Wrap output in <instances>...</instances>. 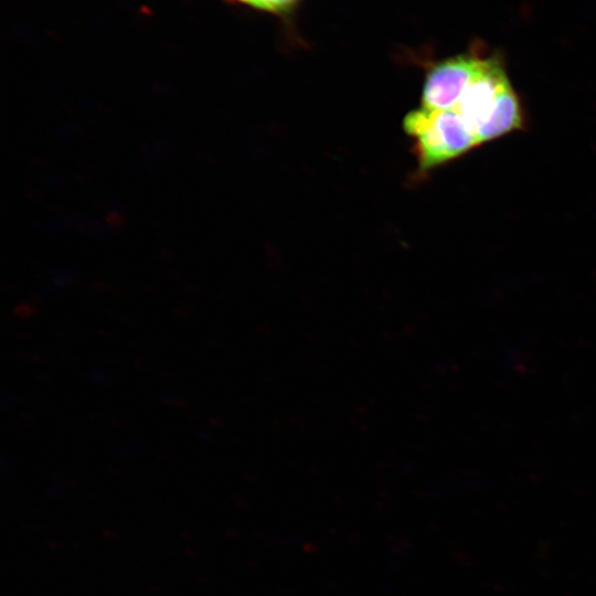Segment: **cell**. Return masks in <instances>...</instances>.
<instances>
[{"instance_id": "cell-3", "label": "cell", "mask_w": 596, "mask_h": 596, "mask_svg": "<svg viewBox=\"0 0 596 596\" xmlns=\"http://www.w3.org/2000/svg\"><path fill=\"white\" fill-rule=\"evenodd\" d=\"M522 106L513 86L509 87L498 100L488 121L477 131L479 146L514 130L523 128Z\"/></svg>"}, {"instance_id": "cell-2", "label": "cell", "mask_w": 596, "mask_h": 596, "mask_svg": "<svg viewBox=\"0 0 596 596\" xmlns=\"http://www.w3.org/2000/svg\"><path fill=\"white\" fill-rule=\"evenodd\" d=\"M486 54L473 49L434 64L426 74L421 106L451 110L478 74Z\"/></svg>"}, {"instance_id": "cell-4", "label": "cell", "mask_w": 596, "mask_h": 596, "mask_svg": "<svg viewBox=\"0 0 596 596\" xmlns=\"http://www.w3.org/2000/svg\"><path fill=\"white\" fill-rule=\"evenodd\" d=\"M252 7L280 13L289 10L298 0H238Z\"/></svg>"}, {"instance_id": "cell-1", "label": "cell", "mask_w": 596, "mask_h": 596, "mask_svg": "<svg viewBox=\"0 0 596 596\" xmlns=\"http://www.w3.org/2000/svg\"><path fill=\"white\" fill-rule=\"evenodd\" d=\"M421 171H429L479 146L471 126L454 110L418 107L403 119Z\"/></svg>"}]
</instances>
